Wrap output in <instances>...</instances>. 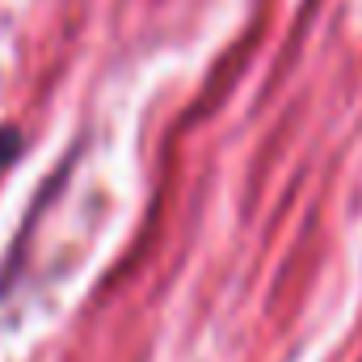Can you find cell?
<instances>
[{
	"instance_id": "cell-1",
	"label": "cell",
	"mask_w": 362,
	"mask_h": 362,
	"mask_svg": "<svg viewBox=\"0 0 362 362\" xmlns=\"http://www.w3.org/2000/svg\"><path fill=\"white\" fill-rule=\"evenodd\" d=\"M17 152H21V131L8 127V122H0V173L17 160Z\"/></svg>"
}]
</instances>
